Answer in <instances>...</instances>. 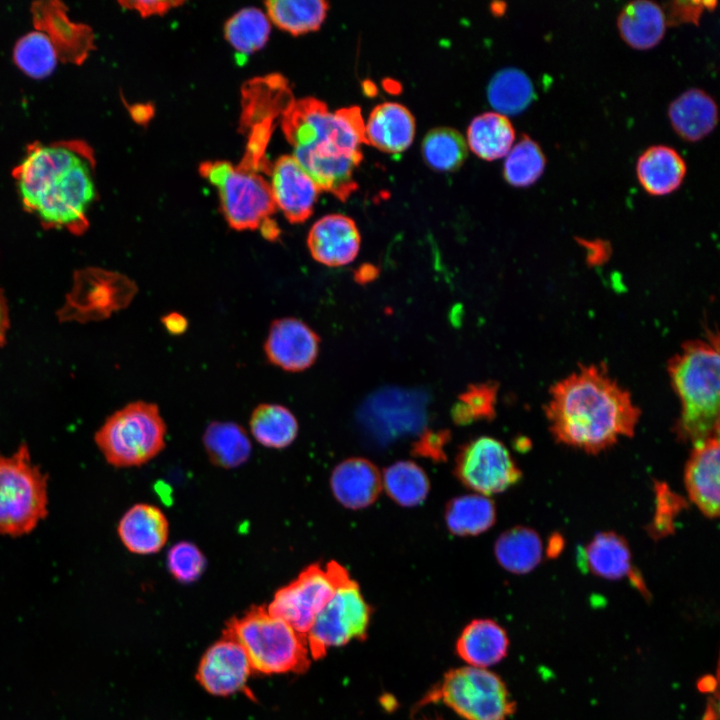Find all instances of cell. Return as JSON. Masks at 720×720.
<instances>
[{
    "instance_id": "cell-1",
    "label": "cell",
    "mask_w": 720,
    "mask_h": 720,
    "mask_svg": "<svg viewBox=\"0 0 720 720\" xmlns=\"http://www.w3.org/2000/svg\"><path fill=\"white\" fill-rule=\"evenodd\" d=\"M95 158L81 140L33 143L13 177L23 207L45 228L80 235L96 199Z\"/></svg>"
},
{
    "instance_id": "cell-2",
    "label": "cell",
    "mask_w": 720,
    "mask_h": 720,
    "mask_svg": "<svg viewBox=\"0 0 720 720\" xmlns=\"http://www.w3.org/2000/svg\"><path fill=\"white\" fill-rule=\"evenodd\" d=\"M545 406L558 442L597 454L621 437H632L640 409L602 365H585L556 382Z\"/></svg>"
},
{
    "instance_id": "cell-3",
    "label": "cell",
    "mask_w": 720,
    "mask_h": 720,
    "mask_svg": "<svg viewBox=\"0 0 720 720\" xmlns=\"http://www.w3.org/2000/svg\"><path fill=\"white\" fill-rule=\"evenodd\" d=\"M282 129L293 157L320 191L346 201L357 190L355 171L366 143L365 123L358 106L331 112L314 97L293 100L282 114Z\"/></svg>"
},
{
    "instance_id": "cell-4",
    "label": "cell",
    "mask_w": 720,
    "mask_h": 720,
    "mask_svg": "<svg viewBox=\"0 0 720 720\" xmlns=\"http://www.w3.org/2000/svg\"><path fill=\"white\" fill-rule=\"evenodd\" d=\"M720 357L717 333L684 344L668 365L680 401L678 438L692 444L719 434Z\"/></svg>"
},
{
    "instance_id": "cell-5",
    "label": "cell",
    "mask_w": 720,
    "mask_h": 720,
    "mask_svg": "<svg viewBox=\"0 0 720 720\" xmlns=\"http://www.w3.org/2000/svg\"><path fill=\"white\" fill-rule=\"evenodd\" d=\"M225 634L244 649L252 669L263 674L304 672L310 664L306 636L256 606L227 624Z\"/></svg>"
},
{
    "instance_id": "cell-6",
    "label": "cell",
    "mask_w": 720,
    "mask_h": 720,
    "mask_svg": "<svg viewBox=\"0 0 720 720\" xmlns=\"http://www.w3.org/2000/svg\"><path fill=\"white\" fill-rule=\"evenodd\" d=\"M48 502V475L33 463L28 445L0 454V536L33 531L46 518Z\"/></svg>"
},
{
    "instance_id": "cell-7",
    "label": "cell",
    "mask_w": 720,
    "mask_h": 720,
    "mask_svg": "<svg viewBox=\"0 0 720 720\" xmlns=\"http://www.w3.org/2000/svg\"><path fill=\"white\" fill-rule=\"evenodd\" d=\"M166 431L157 405L135 401L110 415L94 441L110 465L130 468L146 464L165 448Z\"/></svg>"
},
{
    "instance_id": "cell-8",
    "label": "cell",
    "mask_w": 720,
    "mask_h": 720,
    "mask_svg": "<svg viewBox=\"0 0 720 720\" xmlns=\"http://www.w3.org/2000/svg\"><path fill=\"white\" fill-rule=\"evenodd\" d=\"M201 175L218 190L225 220L235 230H254L275 212L269 182L258 172L227 161H207Z\"/></svg>"
},
{
    "instance_id": "cell-9",
    "label": "cell",
    "mask_w": 720,
    "mask_h": 720,
    "mask_svg": "<svg viewBox=\"0 0 720 720\" xmlns=\"http://www.w3.org/2000/svg\"><path fill=\"white\" fill-rule=\"evenodd\" d=\"M425 701H442L467 720H505L514 711V703L502 680L484 668L473 666L447 672Z\"/></svg>"
},
{
    "instance_id": "cell-10",
    "label": "cell",
    "mask_w": 720,
    "mask_h": 720,
    "mask_svg": "<svg viewBox=\"0 0 720 720\" xmlns=\"http://www.w3.org/2000/svg\"><path fill=\"white\" fill-rule=\"evenodd\" d=\"M348 577L347 570L335 561H330L325 567L311 564L275 593L267 610L306 636L336 587Z\"/></svg>"
},
{
    "instance_id": "cell-11",
    "label": "cell",
    "mask_w": 720,
    "mask_h": 720,
    "mask_svg": "<svg viewBox=\"0 0 720 720\" xmlns=\"http://www.w3.org/2000/svg\"><path fill=\"white\" fill-rule=\"evenodd\" d=\"M370 613L358 584L350 577L342 581L306 634L312 658L320 659L329 648L344 645L352 639H364Z\"/></svg>"
},
{
    "instance_id": "cell-12",
    "label": "cell",
    "mask_w": 720,
    "mask_h": 720,
    "mask_svg": "<svg viewBox=\"0 0 720 720\" xmlns=\"http://www.w3.org/2000/svg\"><path fill=\"white\" fill-rule=\"evenodd\" d=\"M454 472L464 486L484 496L503 492L521 478V470L505 445L489 436L461 447Z\"/></svg>"
},
{
    "instance_id": "cell-13",
    "label": "cell",
    "mask_w": 720,
    "mask_h": 720,
    "mask_svg": "<svg viewBox=\"0 0 720 720\" xmlns=\"http://www.w3.org/2000/svg\"><path fill=\"white\" fill-rule=\"evenodd\" d=\"M427 399L422 392L383 388L362 404L359 419L382 442L414 434L424 428Z\"/></svg>"
},
{
    "instance_id": "cell-14",
    "label": "cell",
    "mask_w": 720,
    "mask_h": 720,
    "mask_svg": "<svg viewBox=\"0 0 720 720\" xmlns=\"http://www.w3.org/2000/svg\"><path fill=\"white\" fill-rule=\"evenodd\" d=\"M244 96L246 102L243 121H246L250 128L245 156L262 161L265 160V147L271 135L276 112L283 114L294 99L287 81L278 75L248 83Z\"/></svg>"
},
{
    "instance_id": "cell-15",
    "label": "cell",
    "mask_w": 720,
    "mask_h": 720,
    "mask_svg": "<svg viewBox=\"0 0 720 720\" xmlns=\"http://www.w3.org/2000/svg\"><path fill=\"white\" fill-rule=\"evenodd\" d=\"M252 670L242 646L224 633L204 653L196 678L208 693L229 696L245 688Z\"/></svg>"
},
{
    "instance_id": "cell-16",
    "label": "cell",
    "mask_w": 720,
    "mask_h": 720,
    "mask_svg": "<svg viewBox=\"0 0 720 720\" xmlns=\"http://www.w3.org/2000/svg\"><path fill=\"white\" fill-rule=\"evenodd\" d=\"M270 190L276 208L293 224L313 213L320 189L292 155H284L270 166Z\"/></svg>"
},
{
    "instance_id": "cell-17",
    "label": "cell",
    "mask_w": 720,
    "mask_h": 720,
    "mask_svg": "<svg viewBox=\"0 0 720 720\" xmlns=\"http://www.w3.org/2000/svg\"><path fill=\"white\" fill-rule=\"evenodd\" d=\"M319 344V336L307 324L296 318H282L271 324L264 349L275 366L299 372L315 362Z\"/></svg>"
},
{
    "instance_id": "cell-18",
    "label": "cell",
    "mask_w": 720,
    "mask_h": 720,
    "mask_svg": "<svg viewBox=\"0 0 720 720\" xmlns=\"http://www.w3.org/2000/svg\"><path fill=\"white\" fill-rule=\"evenodd\" d=\"M684 471L688 497L708 518L719 515V434L693 444Z\"/></svg>"
},
{
    "instance_id": "cell-19",
    "label": "cell",
    "mask_w": 720,
    "mask_h": 720,
    "mask_svg": "<svg viewBox=\"0 0 720 720\" xmlns=\"http://www.w3.org/2000/svg\"><path fill=\"white\" fill-rule=\"evenodd\" d=\"M360 243L356 223L343 214H329L318 219L307 237L311 256L329 267L351 263L359 252Z\"/></svg>"
},
{
    "instance_id": "cell-20",
    "label": "cell",
    "mask_w": 720,
    "mask_h": 720,
    "mask_svg": "<svg viewBox=\"0 0 720 720\" xmlns=\"http://www.w3.org/2000/svg\"><path fill=\"white\" fill-rule=\"evenodd\" d=\"M578 562L581 568L598 577L611 580L628 577L635 587L646 593L644 582L632 565L627 541L615 532L595 535L579 552Z\"/></svg>"
},
{
    "instance_id": "cell-21",
    "label": "cell",
    "mask_w": 720,
    "mask_h": 720,
    "mask_svg": "<svg viewBox=\"0 0 720 720\" xmlns=\"http://www.w3.org/2000/svg\"><path fill=\"white\" fill-rule=\"evenodd\" d=\"M330 487L336 500L349 509L368 507L378 498L382 481L377 467L360 457L348 458L332 471Z\"/></svg>"
},
{
    "instance_id": "cell-22",
    "label": "cell",
    "mask_w": 720,
    "mask_h": 720,
    "mask_svg": "<svg viewBox=\"0 0 720 720\" xmlns=\"http://www.w3.org/2000/svg\"><path fill=\"white\" fill-rule=\"evenodd\" d=\"M117 533L125 548L138 555L159 552L169 536V522L156 506L138 503L119 520Z\"/></svg>"
},
{
    "instance_id": "cell-23",
    "label": "cell",
    "mask_w": 720,
    "mask_h": 720,
    "mask_svg": "<svg viewBox=\"0 0 720 720\" xmlns=\"http://www.w3.org/2000/svg\"><path fill=\"white\" fill-rule=\"evenodd\" d=\"M415 119L402 104L384 102L375 106L365 124L366 143L386 153H401L413 142Z\"/></svg>"
},
{
    "instance_id": "cell-24",
    "label": "cell",
    "mask_w": 720,
    "mask_h": 720,
    "mask_svg": "<svg viewBox=\"0 0 720 720\" xmlns=\"http://www.w3.org/2000/svg\"><path fill=\"white\" fill-rule=\"evenodd\" d=\"M668 117L679 137L695 142L707 136L716 127L718 107L713 97L706 91L691 88L670 103Z\"/></svg>"
},
{
    "instance_id": "cell-25",
    "label": "cell",
    "mask_w": 720,
    "mask_h": 720,
    "mask_svg": "<svg viewBox=\"0 0 720 720\" xmlns=\"http://www.w3.org/2000/svg\"><path fill=\"white\" fill-rule=\"evenodd\" d=\"M636 175L647 193L662 196L679 188L686 175V164L674 148L653 145L639 156Z\"/></svg>"
},
{
    "instance_id": "cell-26",
    "label": "cell",
    "mask_w": 720,
    "mask_h": 720,
    "mask_svg": "<svg viewBox=\"0 0 720 720\" xmlns=\"http://www.w3.org/2000/svg\"><path fill=\"white\" fill-rule=\"evenodd\" d=\"M663 9L650 0L627 3L619 12L617 28L622 39L632 48L645 50L656 46L666 30Z\"/></svg>"
},
{
    "instance_id": "cell-27",
    "label": "cell",
    "mask_w": 720,
    "mask_h": 720,
    "mask_svg": "<svg viewBox=\"0 0 720 720\" xmlns=\"http://www.w3.org/2000/svg\"><path fill=\"white\" fill-rule=\"evenodd\" d=\"M505 630L489 619L473 620L459 637L456 650L468 664L486 668L502 660L508 649Z\"/></svg>"
},
{
    "instance_id": "cell-28",
    "label": "cell",
    "mask_w": 720,
    "mask_h": 720,
    "mask_svg": "<svg viewBox=\"0 0 720 720\" xmlns=\"http://www.w3.org/2000/svg\"><path fill=\"white\" fill-rule=\"evenodd\" d=\"M515 129L509 118L498 112H485L474 117L467 129L470 149L479 158L492 161L503 156L513 146Z\"/></svg>"
},
{
    "instance_id": "cell-29",
    "label": "cell",
    "mask_w": 720,
    "mask_h": 720,
    "mask_svg": "<svg viewBox=\"0 0 720 720\" xmlns=\"http://www.w3.org/2000/svg\"><path fill=\"white\" fill-rule=\"evenodd\" d=\"M498 563L514 574H526L541 562L542 541L538 533L527 527H513L503 532L495 542Z\"/></svg>"
},
{
    "instance_id": "cell-30",
    "label": "cell",
    "mask_w": 720,
    "mask_h": 720,
    "mask_svg": "<svg viewBox=\"0 0 720 720\" xmlns=\"http://www.w3.org/2000/svg\"><path fill=\"white\" fill-rule=\"evenodd\" d=\"M203 445L210 461L231 469L245 463L252 450L246 431L233 422H212L203 435Z\"/></svg>"
},
{
    "instance_id": "cell-31",
    "label": "cell",
    "mask_w": 720,
    "mask_h": 720,
    "mask_svg": "<svg viewBox=\"0 0 720 720\" xmlns=\"http://www.w3.org/2000/svg\"><path fill=\"white\" fill-rule=\"evenodd\" d=\"M496 508L491 499L481 494L462 495L448 502L445 522L457 536H476L493 526Z\"/></svg>"
},
{
    "instance_id": "cell-32",
    "label": "cell",
    "mask_w": 720,
    "mask_h": 720,
    "mask_svg": "<svg viewBox=\"0 0 720 720\" xmlns=\"http://www.w3.org/2000/svg\"><path fill=\"white\" fill-rule=\"evenodd\" d=\"M487 97L498 113L516 115L523 112L535 97L534 86L529 76L515 67L496 72L491 78Z\"/></svg>"
},
{
    "instance_id": "cell-33",
    "label": "cell",
    "mask_w": 720,
    "mask_h": 720,
    "mask_svg": "<svg viewBox=\"0 0 720 720\" xmlns=\"http://www.w3.org/2000/svg\"><path fill=\"white\" fill-rule=\"evenodd\" d=\"M265 6L270 22L293 35L318 30L329 8L323 0H270Z\"/></svg>"
},
{
    "instance_id": "cell-34",
    "label": "cell",
    "mask_w": 720,
    "mask_h": 720,
    "mask_svg": "<svg viewBox=\"0 0 720 720\" xmlns=\"http://www.w3.org/2000/svg\"><path fill=\"white\" fill-rule=\"evenodd\" d=\"M249 424L253 437L267 448H286L298 434L294 414L279 404L258 405L251 414Z\"/></svg>"
},
{
    "instance_id": "cell-35",
    "label": "cell",
    "mask_w": 720,
    "mask_h": 720,
    "mask_svg": "<svg viewBox=\"0 0 720 720\" xmlns=\"http://www.w3.org/2000/svg\"><path fill=\"white\" fill-rule=\"evenodd\" d=\"M383 486L394 502L405 507L422 504L430 489L424 470L409 460L388 466L383 474Z\"/></svg>"
},
{
    "instance_id": "cell-36",
    "label": "cell",
    "mask_w": 720,
    "mask_h": 720,
    "mask_svg": "<svg viewBox=\"0 0 720 720\" xmlns=\"http://www.w3.org/2000/svg\"><path fill=\"white\" fill-rule=\"evenodd\" d=\"M270 32L271 22L267 14L254 7L239 10L227 20L224 27L225 39L242 55L263 48Z\"/></svg>"
},
{
    "instance_id": "cell-37",
    "label": "cell",
    "mask_w": 720,
    "mask_h": 720,
    "mask_svg": "<svg viewBox=\"0 0 720 720\" xmlns=\"http://www.w3.org/2000/svg\"><path fill=\"white\" fill-rule=\"evenodd\" d=\"M13 57L26 75L43 79L56 68L59 53L50 36L38 30L25 34L17 41Z\"/></svg>"
},
{
    "instance_id": "cell-38",
    "label": "cell",
    "mask_w": 720,
    "mask_h": 720,
    "mask_svg": "<svg viewBox=\"0 0 720 720\" xmlns=\"http://www.w3.org/2000/svg\"><path fill=\"white\" fill-rule=\"evenodd\" d=\"M425 162L434 170L452 172L459 169L467 158V144L463 136L448 127L430 130L422 142Z\"/></svg>"
},
{
    "instance_id": "cell-39",
    "label": "cell",
    "mask_w": 720,
    "mask_h": 720,
    "mask_svg": "<svg viewBox=\"0 0 720 720\" xmlns=\"http://www.w3.org/2000/svg\"><path fill=\"white\" fill-rule=\"evenodd\" d=\"M545 167L546 157L540 145L530 136L523 135L507 153L503 175L510 185L527 187L542 176Z\"/></svg>"
},
{
    "instance_id": "cell-40",
    "label": "cell",
    "mask_w": 720,
    "mask_h": 720,
    "mask_svg": "<svg viewBox=\"0 0 720 720\" xmlns=\"http://www.w3.org/2000/svg\"><path fill=\"white\" fill-rule=\"evenodd\" d=\"M498 384L493 381L470 384L458 396L451 409V416L457 425H469L479 420L495 417Z\"/></svg>"
},
{
    "instance_id": "cell-41",
    "label": "cell",
    "mask_w": 720,
    "mask_h": 720,
    "mask_svg": "<svg viewBox=\"0 0 720 720\" xmlns=\"http://www.w3.org/2000/svg\"><path fill=\"white\" fill-rule=\"evenodd\" d=\"M206 567V558L193 543L182 541L173 545L167 554L169 573L181 583L198 579Z\"/></svg>"
},
{
    "instance_id": "cell-42",
    "label": "cell",
    "mask_w": 720,
    "mask_h": 720,
    "mask_svg": "<svg viewBox=\"0 0 720 720\" xmlns=\"http://www.w3.org/2000/svg\"><path fill=\"white\" fill-rule=\"evenodd\" d=\"M655 492L656 510L648 531L653 538L659 539L673 532L674 519L685 506V501L665 483L657 482Z\"/></svg>"
},
{
    "instance_id": "cell-43",
    "label": "cell",
    "mask_w": 720,
    "mask_h": 720,
    "mask_svg": "<svg viewBox=\"0 0 720 720\" xmlns=\"http://www.w3.org/2000/svg\"><path fill=\"white\" fill-rule=\"evenodd\" d=\"M449 440L450 432L448 430H425L413 444L412 453L435 462L444 461L446 459L444 447Z\"/></svg>"
},
{
    "instance_id": "cell-44",
    "label": "cell",
    "mask_w": 720,
    "mask_h": 720,
    "mask_svg": "<svg viewBox=\"0 0 720 720\" xmlns=\"http://www.w3.org/2000/svg\"><path fill=\"white\" fill-rule=\"evenodd\" d=\"M717 4L716 1H674L669 3L667 8L666 23H693L698 24L703 11L708 8L712 9Z\"/></svg>"
},
{
    "instance_id": "cell-45",
    "label": "cell",
    "mask_w": 720,
    "mask_h": 720,
    "mask_svg": "<svg viewBox=\"0 0 720 720\" xmlns=\"http://www.w3.org/2000/svg\"><path fill=\"white\" fill-rule=\"evenodd\" d=\"M123 7L127 9H132L137 11L141 16L147 17V16H153V15H162L167 13L169 10L182 5V1H160V0H151V1H124L120 3Z\"/></svg>"
},
{
    "instance_id": "cell-46",
    "label": "cell",
    "mask_w": 720,
    "mask_h": 720,
    "mask_svg": "<svg viewBox=\"0 0 720 720\" xmlns=\"http://www.w3.org/2000/svg\"><path fill=\"white\" fill-rule=\"evenodd\" d=\"M9 328V310L3 291L0 289V345L6 342V334Z\"/></svg>"
},
{
    "instance_id": "cell-47",
    "label": "cell",
    "mask_w": 720,
    "mask_h": 720,
    "mask_svg": "<svg viewBox=\"0 0 720 720\" xmlns=\"http://www.w3.org/2000/svg\"><path fill=\"white\" fill-rule=\"evenodd\" d=\"M379 269L373 264H363L354 273V279L360 284L369 283L377 278Z\"/></svg>"
},
{
    "instance_id": "cell-48",
    "label": "cell",
    "mask_w": 720,
    "mask_h": 720,
    "mask_svg": "<svg viewBox=\"0 0 720 720\" xmlns=\"http://www.w3.org/2000/svg\"><path fill=\"white\" fill-rule=\"evenodd\" d=\"M165 327L174 334L183 332L186 328V320L177 313H172L163 318Z\"/></svg>"
},
{
    "instance_id": "cell-49",
    "label": "cell",
    "mask_w": 720,
    "mask_h": 720,
    "mask_svg": "<svg viewBox=\"0 0 720 720\" xmlns=\"http://www.w3.org/2000/svg\"><path fill=\"white\" fill-rule=\"evenodd\" d=\"M260 229L263 236L268 240H275L279 236V229L272 219L264 222Z\"/></svg>"
},
{
    "instance_id": "cell-50",
    "label": "cell",
    "mask_w": 720,
    "mask_h": 720,
    "mask_svg": "<svg viewBox=\"0 0 720 720\" xmlns=\"http://www.w3.org/2000/svg\"><path fill=\"white\" fill-rule=\"evenodd\" d=\"M562 546L563 542L560 536L551 537L547 548L548 555L550 557L556 556L561 551Z\"/></svg>"
}]
</instances>
